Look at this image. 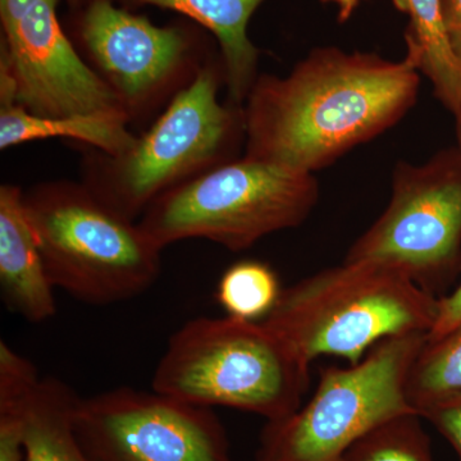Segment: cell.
I'll use <instances>...</instances> for the list:
<instances>
[{
	"label": "cell",
	"mask_w": 461,
	"mask_h": 461,
	"mask_svg": "<svg viewBox=\"0 0 461 461\" xmlns=\"http://www.w3.org/2000/svg\"><path fill=\"white\" fill-rule=\"evenodd\" d=\"M411 57L315 50L286 77L263 75L244 105L245 156L313 173L393 126L417 100Z\"/></svg>",
	"instance_id": "1"
},
{
	"label": "cell",
	"mask_w": 461,
	"mask_h": 461,
	"mask_svg": "<svg viewBox=\"0 0 461 461\" xmlns=\"http://www.w3.org/2000/svg\"><path fill=\"white\" fill-rule=\"evenodd\" d=\"M438 299L399 269L375 262H344L284 288L262 321L303 360L321 355L359 363L393 336L427 333Z\"/></svg>",
	"instance_id": "2"
},
{
	"label": "cell",
	"mask_w": 461,
	"mask_h": 461,
	"mask_svg": "<svg viewBox=\"0 0 461 461\" xmlns=\"http://www.w3.org/2000/svg\"><path fill=\"white\" fill-rule=\"evenodd\" d=\"M309 366L264 321L198 317L169 339L154 372L153 390L272 421L302 406Z\"/></svg>",
	"instance_id": "3"
},
{
	"label": "cell",
	"mask_w": 461,
	"mask_h": 461,
	"mask_svg": "<svg viewBox=\"0 0 461 461\" xmlns=\"http://www.w3.org/2000/svg\"><path fill=\"white\" fill-rule=\"evenodd\" d=\"M23 204L51 284L75 299L115 304L159 278L163 249L84 182L36 185L23 193Z\"/></svg>",
	"instance_id": "4"
},
{
	"label": "cell",
	"mask_w": 461,
	"mask_h": 461,
	"mask_svg": "<svg viewBox=\"0 0 461 461\" xmlns=\"http://www.w3.org/2000/svg\"><path fill=\"white\" fill-rule=\"evenodd\" d=\"M223 65L206 60L135 145L120 156L91 154L84 184L103 203L136 221L151 203L185 182L232 160L245 136L242 107L222 104Z\"/></svg>",
	"instance_id": "5"
},
{
	"label": "cell",
	"mask_w": 461,
	"mask_h": 461,
	"mask_svg": "<svg viewBox=\"0 0 461 461\" xmlns=\"http://www.w3.org/2000/svg\"><path fill=\"white\" fill-rule=\"evenodd\" d=\"M318 200L313 173L245 156L163 194L139 224L160 249L205 239L232 251L300 226Z\"/></svg>",
	"instance_id": "6"
},
{
	"label": "cell",
	"mask_w": 461,
	"mask_h": 461,
	"mask_svg": "<svg viewBox=\"0 0 461 461\" xmlns=\"http://www.w3.org/2000/svg\"><path fill=\"white\" fill-rule=\"evenodd\" d=\"M427 333L393 336L348 368L326 366L315 393L282 420L267 421L253 461H342L364 435L414 412L405 395L409 369Z\"/></svg>",
	"instance_id": "7"
},
{
	"label": "cell",
	"mask_w": 461,
	"mask_h": 461,
	"mask_svg": "<svg viewBox=\"0 0 461 461\" xmlns=\"http://www.w3.org/2000/svg\"><path fill=\"white\" fill-rule=\"evenodd\" d=\"M345 260L393 267L444 297L461 275V145L427 165L397 166L390 204Z\"/></svg>",
	"instance_id": "8"
},
{
	"label": "cell",
	"mask_w": 461,
	"mask_h": 461,
	"mask_svg": "<svg viewBox=\"0 0 461 461\" xmlns=\"http://www.w3.org/2000/svg\"><path fill=\"white\" fill-rule=\"evenodd\" d=\"M75 430L94 461H233L212 408L118 387L80 397Z\"/></svg>",
	"instance_id": "9"
},
{
	"label": "cell",
	"mask_w": 461,
	"mask_h": 461,
	"mask_svg": "<svg viewBox=\"0 0 461 461\" xmlns=\"http://www.w3.org/2000/svg\"><path fill=\"white\" fill-rule=\"evenodd\" d=\"M81 39L91 68L113 91L131 122L168 104L205 63L186 32L153 25L111 0H90Z\"/></svg>",
	"instance_id": "10"
},
{
	"label": "cell",
	"mask_w": 461,
	"mask_h": 461,
	"mask_svg": "<svg viewBox=\"0 0 461 461\" xmlns=\"http://www.w3.org/2000/svg\"><path fill=\"white\" fill-rule=\"evenodd\" d=\"M57 2L38 0L16 25L3 30L0 104L41 117L108 114L130 121L113 91L67 39Z\"/></svg>",
	"instance_id": "11"
},
{
	"label": "cell",
	"mask_w": 461,
	"mask_h": 461,
	"mask_svg": "<svg viewBox=\"0 0 461 461\" xmlns=\"http://www.w3.org/2000/svg\"><path fill=\"white\" fill-rule=\"evenodd\" d=\"M0 286L9 311L41 323L57 312L51 284L27 218L23 191L0 186Z\"/></svg>",
	"instance_id": "12"
},
{
	"label": "cell",
	"mask_w": 461,
	"mask_h": 461,
	"mask_svg": "<svg viewBox=\"0 0 461 461\" xmlns=\"http://www.w3.org/2000/svg\"><path fill=\"white\" fill-rule=\"evenodd\" d=\"M172 9L214 33L222 51L224 81L230 104L241 107L257 80L258 50L248 25L264 0H133Z\"/></svg>",
	"instance_id": "13"
},
{
	"label": "cell",
	"mask_w": 461,
	"mask_h": 461,
	"mask_svg": "<svg viewBox=\"0 0 461 461\" xmlns=\"http://www.w3.org/2000/svg\"><path fill=\"white\" fill-rule=\"evenodd\" d=\"M130 121L108 114L41 117L16 104H0V149L25 142L65 138L85 142L108 156H120L138 140L129 130Z\"/></svg>",
	"instance_id": "14"
},
{
	"label": "cell",
	"mask_w": 461,
	"mask_h": 461,
	"mask_svg": "<svg viewBox=\"0 0 461 461\" xmlns=\"http://www.w3.org/2000/svg\"><path fill=\"white\" fill-rule=\"evenodd\" d=\"M411 17L406 33L408 54L418 71L429 76L437 98L456 121L461 145V62L448 39L442 0H393Z\"/></svg>",
	"instance_id": "15"
},
{
	"label": "cell",
	"mask_w": 461,
	"mask_h": 461,
	"mask_svg": "<svg viewBox=\"0 0 461 461\" xmlns=\"http://www.w3.org/2000/svg\"><path fill=\"white\" fill-rule=\"evenodd\" d=\"M80 396L58 378H41L23 406L25 461H94L75 430Z\"/></svg>",
	"instance_id": "16"
},
{
	"label": "cell",
	"mask_w": 461,
	"mask_h": 461,
	"mask_svg": "<svg viewBox=\"0 0 461 461\" xmlns=\"http://www.w3.org/2000/svg\"><path fill=\"white\" fill-rule=\"evenodd\" d=\"M405 395L420 417L430 406L461 395V324L426 339L409 369Z\"/></svg>",
	"instance_id": "17"
},
{
	"label": "cell",
	"mask_w": 461,
	"mask_h": 461,
	"mask_svg": "<svg viewBox=\"0 0 461 461\" xmlns=\"http://www.w3.org/2000/svg\"><path fill=\"white\" fill-rule=\"evenodd\" d=\"M284 288L267 264L248 260L230 266L221 277L217 300L230 317L266 320L280 300Z\"/></svg>",
	"instance_id": "18"
},
{
	"label": "cell",
	"mask_w": 461,
	"mask_h": 461,
	"mask_svg": "<svg viewBox=\"0 0 461 461\" xmlns=\"http://www.w3.org/2000/svg\"><path fill=\"white\" fill-rule=\"evenodd\" d=\"M420 420L411 412L384 421L357 439L342 461H435Z\"/></svg>",
	"instance_id": "19"
},
{
	"label": "cell",
	"mask_w": 461,
	"mask_h": 461,
	"mask_svg": "<svg viewBox=\"0 0 461 461\" xmlns=\"http://www.w3.org/2000/svg\"><path fill=\"white\" fill-rule=\"evenodd\" d=\"M30 395L0 402V461H25L23 406Z\"/></svg>",
	"instance_id": "20"
},
{
	"label": "cell",
	"mask_w": 461,
	"mask_h": 461,
	"mask_svg": "<svg viewBox=\"0 0 461 461\" xmlns=\"http://www.w3.org/2000/svg\"><path fill=\"white\" fill-rule=\"evenodd\" d=\"M420 418L429 420L445 437L461 461V395L430 406Z\"/></svg>",
	"instance_id": "21"
},
{
	"label": "cell",
	"mask_w": 461,
	"mask_h": 461,
	"mask_svg": "<svg viewBox=\"0 0 461 461\" xmlns=\"http://www.w3.org/2000/svg\"><path fill=\"white\" fill-rule=\"evenodd\" d=\"M461 324V281L453 293L438 299V312L427 339H437Z\"/></svg>",
	"instance_id": "22"
},
{
	"label": "cell",
	"mask_w": 461,
	"mask_h": 461,
	"mask_svg": "<svg viewBox=\"0 0 461 461\" xmlns=\"http://www.w3.org/2000/svg\"><path fill=\"white\" fill-rule=\"evenodd\" d=\"M442 8L451 47L461 62V0H442Z\"/></svg>",
	"instance_id": "23"
},
{
	"label": "cell",
	"mask_w": 461,
	"mask_h": 461,
	"mask_svg": "<svg viewBox=\"0 0 461 461\" xmlns=\"http://www.w3.org/2000/svg\"><path fill=\"white\" fill-rule=\"evenodd\" d=\"M38 0H0L3 30L16 25Z\"/></svg>",
	"instance_id": "24"
},
{
	"label": "cell",
	"mask_w": 461,
	"mask_h": 461,
	"mask_svg": "<svg viewBox=\"0 0 461 461\" xmlns=\"http://www.w3.org/2000/svg\"><path fill=\"white\" fill-rule=\"evenodd\" d=\"M324 2L336 3L339 9V20L346 21L353 14V12L362 0H324Z\"/></svg>",
	"instance_id": "25"
},
{
	"label": "cell",
	"mask_w": 461,
	"mask_h": 461,
	"mask_svg": "<svg viewBox=\"0 0 461 461\" xmlns=\"http://www.w3.org/2000/svg\"><path fill=\"white\" fill-rule=\"evenodd\" d=\"M71 2H74V3H83V2H86V0H71Z\"/></svg>",
	"instance_id": "26"
}]
</instances>
